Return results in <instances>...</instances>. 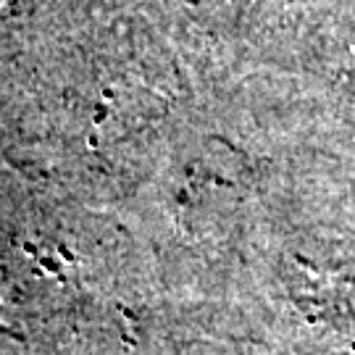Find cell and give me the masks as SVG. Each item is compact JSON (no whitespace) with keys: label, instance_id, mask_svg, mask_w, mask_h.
<instances>
[{"label":"cell","instance_id":"6da1fadb","mask_svg":"<svg viewBox=\"0 0 355 355\" xmlns=\"http://www.w3.org/2000/svg\"><path fill=\"white\" fill-rule=\"evenodd\" d=\"M37 0H0V37L35 11Z\"/></svg>","mask_w":355,"mask_h":355}]
</instances>
